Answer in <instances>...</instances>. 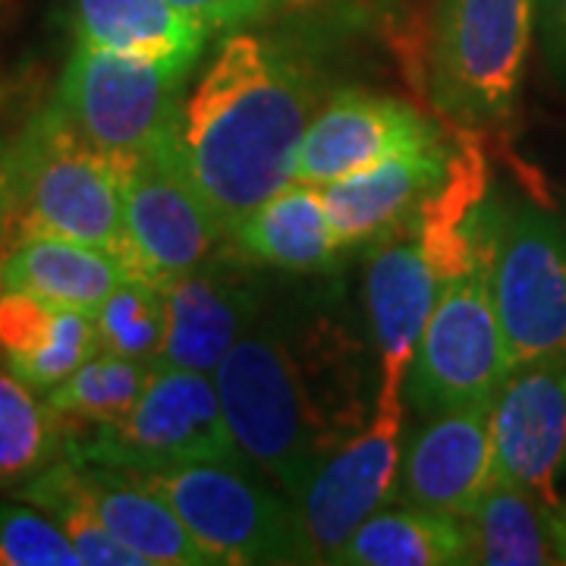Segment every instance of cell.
Returning a JSON list of instances; mask_svg holds the SVG:
<instances>
[{
  "instance_id": "9c48e42d",
  "label": "cell",
  "mask_w": 566,
  "mask_h": 566,
  "mask_svg": "<svg viewBox=\"0 0 566 566\" xmlns=\"http://www.w3.org/2000/svg\"><path fill=\"white\" fill-rule=\"evenodd\" d=\"M494 300L513 365H566V211L520 205L504 214Z\"/></svg>"
},
{
  "instance_id": "ba28073f",
  "label": "cell",
  "mask_w": 566,
  "mask_h": 566,
  "mask_svg": "<svg viewBox=\"0 0 566 566\" xmlns=\"http://www.w3.org/2000/svg\"><path fill=\"white\" fill-rule=\"evenodd\" d=\"M189 73L73 44L54 107L111 158H133L170 133Z\"/></svg>"
},
{
  "instance_id": "2e32d148",
  "label": "cell",
  "mask_w": 566,
  "mask_h": 566,
  "mask_svg": "<svg viewBox=\"0 0 566 566\" xmlns=\"http://www.w3.org/2000/svg\"><path fill=\"white\" fill-rule=\"evenodd\" d=\"M441 286V274L424 259L416 240L387 245L371 255L365 274V308L381 359L378 397H406L409 365L416 359Z\"/></svg>"
},
{
  "instance_id": "30bf717a",
  "label": "cell",
  "mask_w": 566,
  "mask_h": 566,
  "mask_svg": "<svg viewBox=\"0 0 566 566\" xmlns=\"http://www.w3.org/2000/svg\"><path fill=\"white\" fill-rule=\"evenodd\" d=\"M123 262L133 277L167 286L211 259L221 223L177 164L170 133L123 158Z\"/></svg>"
},
{
  "instance_id": "5b68a950",
  "label": "cell",
  "mask_w": 566,
  "mask_h": 566,
  "mask_svg": "<svg viewBox=\"0 0 566 566\" xmlns=\"http://www.w3.org/2000/svg\"><path fill=\"white\" fill-rule=\"evenodd\" d=\"M129 475L177 510L218 566L318 564L300 506L252 482L243 465L186 463Z\"/></svg>"
},
{
  "instance_id": "603a6c76",
  "label": "cell",
  "mask_w": 566,
  "mask_h": 566,
  "mask_svg": "<svg viewBox=\"0 0 566 566\" xmlns=\"http://www.w3.org/2000/svg\"><path fill=\"white\" fill-rule=\"evenodd\" d=\"M475 538V564L545 566L557 564V547L547 526V510L526 491L491 479L469 513Z\"/></svg>"
},
{
  "instance_id": "ac0fdd59",
  "label": "cell",
  "mask_w": 566,
  "mask_h": 566,
  "mask_svg": "<svg viewBox=\"0 0 566 566\" xmlns=\"http://www.w3.org/2000/svg\"><path fill=\"white\" fill-rule=\"evenodd\" d=\"M73 472L82 501L123 545L139 554L145 566H218L214 554L196 542L177 510L129 472L85 460H73Z\"/></svg>"
},
{
  "instance_id": "9a60e30c",
  "label": "cell",
  "mask_w": 566,
  "mask_h": 566,
  "mask_svg": "<svg viewBox=\"0 0 566 566\" xmlns=\"http://www.w3.org/2000/svg\"><path fill=\"white\" fill-rule=\"evenodd\" d=\"M167 334L155 365L214 375L255 318V290L230 262L199 264L164 286Z\"/></svg>"
},
{
  "instance_id": "e0dca14e",
  "label": "cell",
  "mask_w": 566,
  "mask_h": 566,
  "mask_svg": "<svg viewBox=\"0 0 566 566\" xmlns=\"http://www.w3.org/2000/svg\"><path fill=\"white\" fill-rule=\"evenodd\" d=\"M447 164L450 158L444 145L434 139L346 174L340 180L324 182V208L337 237L344 245H356L390 230L444 180Z\"/></svg>"
},
{
  "instance_id": "8fae6325",
  "label": "cell",
  "mask_w": 566,
  "mask_h": 566,
  "mask_svg": "<svg viewBox=\"0 0 566 566\" xmlns=\"http://www.w3.org/2000/svg\"><path fill=\"white\" fill-rule=\"evenodd\" d=\"M406 397H375L371 422L337 447L296 501L318 564H334L378 506L390 501L400 469Z\"/></svg>"
},
{
  "instance_id": "484cf974",
  "label": "cell",
  "mask_w": 566,
  "mask_h": 566,
  "mask_svg": "<svg viewBox=\"0 0 566 566\" xmlns=\"http://www.w3.org/2000/svg\"><path fill=\"white\" fill-rule=\"evenodd\" d=\"M148 375L151 365L98 349L61 387L44 394V400L66 422V428H92L126 416L148 385Z\"/></svg>"
},
{
  "instance_id": "836d02e7",
  "label": "cell",
  "mask_w": 566,
  "mask_h": 566,
  "mask_svg": "<svg viewBox=\"0 0 566 566\" xmlns=\"http://www.w3.org/2000/svg\"><path fill=\"white\" fill-rule=\"evenodd\" d=\"M547 526H551V538L557 547V564H566V494L554 510H547Z\"/></svg>"
},
{
  "instance_id": "3957f363",
  "label": "cell",
  "mask_w": 566,
  "mask_h": 566,
  "mask_svg": "<svg viewBox=\"0 0 566 566\" xmlns=\"http://www.w3.org/2000/svg\"><path fill=\"white\" fill-rule=\"evenodd\" d=\"M32 237H61L126 255L123 158L82 139L54 102L13 136L7 249Z\"/></svg>"
},
{
  "instance_id": "5bb4252c",
  "label": "cell",
  "mask_w": 566,
  "mask_h": 566,
  "mask_svg": "<svg viewBox=\"0 0 566 566\" xmlns=\"http://www.w3.org/2000/svg\"><path fill=\"white\" fill-rule=\"evenodd\" d=\"M491 409L494 403H472L428 416L406 453H400L397 485L390 494L394 504L469 516L494 469Z\"/></svg>"
},
{
  "instance_id": "52a82bcc",
  "label": "cell",
  "mask_w": 566,
  "mask_h": 566,
  "mask_svg": "<svg viewBox=\"0 0 566 566\" xmlns=\"http://www.w3.org/2000/svg\"><path fill=\"white\" fill-rule=\"evenodd\" d=\"M513 368L494 300V262H485L441 286L409 365L406 403L422 419L460 406L494 403Z\"/></svg>"
},
{
  "instance_id": "1f68e13d",
  "label": "cell",
  "mask_w": 566,
  "mask_h": 566,
  "mask_svg": "<svg viewBox=\"0 0 566 566\" xmlns=\"http://www.w3.org/2000/svg\"><path fill=\"white\" fill-rule=\"evenodd\" d=\"M538 22H542L547 61L554 63V70L566 73V0H542Z\"/></svg>"
},
{
  "instance_id": "7c38bea8",
  "label": "cell",
  "mask_w": 566,
  "mask_h": 566,
  "mask_svg": "<svg viewBox=\"0 0 566 566\" xmlns=\"http://www.w3.org/2000/svg\"><path fill=\"white\" fill-rule=\"evenodd\" d=\"M491 447V479L526 491L545 510L564 501L566 365L535 363L513 368L494 397Z\"/></svg>"
},
{
  "instance_id": "83f0119b",
  "label": "cell",
  "mask_w": 566,
  "mask_h": 566,
  "mask_svg": "<svg viewBox=\"0 0 566 566\" xmlns=\"http://www.w3.org/2000/svg\"><path fill=\"white\" fill-rule=\"evenodd\" d=\"M98 353L95 322L88 312L80 308H57L54 324L39 349L22 356L7 368L39 394H51L61 387L82 363H88Z\"/></svg>"
},
{
  "instance_id": "4dcf8cb0",
  "label": "cell",
  "mask_w": 566,
  "mask_h": 566,
  "mask_svg": "<svg viewBox=\"0 0 566 566\" xmlns=\"http://www.w3.org/2000/svg\"><path fill=\"white\" fill-rule=\"evenodd\" d=\"M170 3L180 7L186 17H192L208 32H227L249 22L268 20L303 0H170Z\"/></svg>"
},
{
  "instance_id": "4fadbf2b",
  "label": "cell",
  "mask_w": 566,
  "mask_h": 566,
  "mask_svg": "<svg viewBox=\"0 0 566 566\" xmlns=\"http://www.w3.org/2000/svg\"><path fill=\"white\" fill-rule=\"evenodd\" d=\"M434 139V126L416 107L346 88L318 107L305 126L293 161V180L324 186Z\"/></svg>"
},
{
  "instance_id": "7402d4cb",
  "label": "cell",
  "mask_w": 566,
  "mask_h": 566,
  "mask_svg": "<svg viewBox=\"0 0 566 566\" xmlns=\"http://www.w3.org/2000/svg\"><path fill=\"white\" fill-rule=\"evenodd\" d=\"M334 564L344 566H463L475 564L469 516L403 504L378 510L353 532Z\"/></svg>"
},
{
  "instance_id": "d6a6232c",
  "label": "cell",
  "mask_w": 566,
  "mask_h": 566,
  "mask_svg": "<svg viewBox=\"0 0 566 566\" xmlns=\"http://www.w3.org/2000/svg\"><path fill=\"white\" fill-rule=\"evenodd\" d=\"M10 158H13V139L0 133V252L7 249V221H10Z\"/></svg>"
},
{
  "instance_id": "8992f818",
  "label": "cell",
  "mask_w": 566,
  "mask_h": 566,
  "mask_svg": "<svg viewBox=\"0 0 566 566\" xmlns=\"http://www.w3.org/2000/svg\"><path fill=\"white\" fill-rule=\"evenodd\" d=\"M538 10L542 0H441L431 48L434 104L465 126L506 120Z\"/></svg>"
},
{
  "instance_id": "6da1fadb",
  "label": "cell",
  "mask_w": 566,
  "mask_h": 566,
  "mask_svg": "<svg viewBox=\"0 0 566 566\" xmlns=\"http://www.w3.org/2000/svg\"><path fill=\"white\" fill-rule=\"evenodd\" d=\"M318 111V82L281 41L233 32L182 88L170 142L223 233L293 182L305 126Z\"/></svg>"
},
{
  "instance_id": "ffe728a7",
  "label": "cell",
  "mask_w": 566,
  "mask_h": 566,
  "mask_svg": "<svg viewBox=\"0 0 566 566\" xmlns=\"http://www.w3.org/2000/svg\"><path fill=\"white\" fill-rule=\"evenodd\" d=\"M230 237L249 262L293 274L331 271L349 249L327 218L322 186L300 180L268 196Z\"/></svg>"
},
{
  "instance_id": "d6986e66",
  "label": "cell",
  "mask_w": 566,
  "mask_h": 566,
  "mask_svg": "<svg viewBox=\"0 0 566 566\" xmlns=\"http://www.w3.org/2000/svg\"><path fill=\"white\" fill-rule=\"evenodd\" d=\"M63 20L73 44L167 63L182 73L196 66L211 35L170 0H63Z\"/></svg>"
},
{
  "instance_id": "4316f807",
  "label": "cell",
  "mask_w": 566,
  "mask_h": 566,
  "mask_svg": "<svg viewBox=\"0 0 566 566\" xmlns=\"http://www.w3.org/2000/svg\"><path fill=\"white\" fill-rule=\"evenodd\" d=\"M98 349L123 359L155 365L167 334V296L164 286L142 277L126 281L95 312Z\"/></svg>"
},
{
  "instance_id": "f1b7e54d",
  "label": "cell",
  "mask_w": 566,
  "mask_h": 566,
  "mask_svg": "<svg viewBox=\"0 0 566 566\" xmlns=\"http://www.w3.org/2000/svg\"><path fill=\"white\" fill-rule=\"evenodd\" d=\"M0 566H82L54 516L32 504H0Z\"/></svg>"
},
{
  "instance_id": "7a4b0ae2",
  "label": "cell",
  "mask_w": 566,
  "mask_h": 566,
  "mask_svg": "<svg viewBox=\"0 0 566 566\" xmlns=\"http://www.w3.org/2000/svg\"><path fill=\"white\" fill-rule=\"evenodd\" d=\"M211 378L245 460L293 504L324 460L365 428L359 375L337 349L305 353L281 334H243Z\"/></svg>"
},
{
  "instance_id": "d4e9b609",
  "label": "cell",
  "mask_w": 566,
  "mask_h": 566,
  "mask_svg": "<svg viewBox=\"0 0 566 566\" xmlns=\"http://www.w3.org/2000/svg\"><path fill=\"white\" fill-rule=\"evenodd\" d=\"M13 497L54 516L66 532V538L76 547L82 566H145L139 554L123 545L120 538L92 513V506L82 501L70 457H61L57 463L41 469L35 479L22 482L13 491Z\"/></svg>"
},
{
  "instance_id": "f546056e",
  "label": "cell",
  "mask_w": 566,
  "mask_h": 566,
  "mask_svg": "<svg viewBox=\"0 0 566 566\" xmlns=\"http://www.w3.org/2000/svg\"><path fill=\"white\" fill-rule=\"evenodd\" d=\"M57 308L35 296L3 290L0 293V363L10 365L39 349L54 324Z\"/></svg>"
},
{
  "instance_id": "277c9868",
  "label": "cell",
  "mask_w": 566,
  "mask_h": 566,
  "mask_svg": "<svg viewBox=\"0 0 566 566\" xmlns=\"http://www.w3.org/2000/svg\"><path fill=\"white\" fill-rule=\"evenodd\" d=\"M63 457L123 472H158L186 463L249 469L223 416L214 378L167 365H151L148 385L126 416L92 424L85 438L70 434Z\"/></svg>"
},
{
  "instance_id": "44dd1931",
  "label": "cell",
  "mask_w": 566,
  "mask_h": 566,
  "mask_svg": "<svg viewBox=\"0 0 566 566\" xmlns=\"http://www.w3.org/2000/svg\"><path fill=\"white\" fill-rule=\"evenodd\" d=\"M129 268L120 255L61 237L22 240L0 259V293L13 290L54 308L95 312L120 286Z\"/></svg>"
},
{
  "instance_id": "cb8c5ba5",
  "label": "cell",
  "mask_w": 566,
  "mask_h": 566,
  "mask_svg": "<svg viewBox=\"0 0 566 566\" xmlns=\"http://www.w3.org/2000/svg\"><path fill=\"white\" fill-rule=\"evenodd\" d=\"M66 453V422L0 365V491H17Z\"/></svg>"
},
{
  "instance_id": "e575fe53",
  "label": "cell",
  "mask_w": 566,
  "mask_h": 566,
  "mask_svg": "<svg viewBox=\"0 0 566 566\" xmlns=\"http://www.w3.org/2000/svg\"><path fill=\"white\" fill-rule=\"evenodd\" d=\"M564 482H566V469H564ZM564 494H566V491H564Z\"/></svg>"
}]
</instances>
